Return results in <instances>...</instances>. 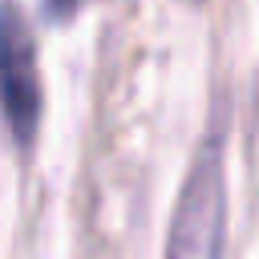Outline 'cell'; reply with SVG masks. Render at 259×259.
I'll return each instance as SVG.
<instances>
[{
	"label": "cell",
	"mask_w": 259,
	"mask_h": 259,
	"mask_svg": "<svg viewBox=\"0 0 259 259\" xmlns=\"http://www.w3.org/2000/svg\"><path fill=\"white\" fill-rule=\"evenodd\" d=\"M166 259H227V162L223 134H210L182 182Z\"/></svg>",
	"instance_id": "obj_1"
},
{
	"label": "cell",
	"mask_w": 259,
	"mask_h": 259,
	"mask_svg": "<svg viewBox=\"0 0 259 259\" xmlns=\"http://www.w3.org/2000/svg\"><path fill=\"white\" fill-rule=\"evenodd\" d=\"M0 109L16 146H32L40 125V69L36 40L16 4H0Z\"/></svg>",
	"instance_id": "obj_2"
},
{
	"label": "cell",
	"mask_w": 259,
	"mask_h": 259,
	"mask_svg": "<svg viewBox=\"0 0 259 259\" xmlns=\"http://www.w3.org/2000/svg\"><path fill=\"white\" fill-rule=\"evenodd\" d=\"M81 4H85V0H40V8H45L49 20H69Z\"/></svg>",
	"instance_id": "obj_3"
}]
</instances>
